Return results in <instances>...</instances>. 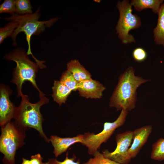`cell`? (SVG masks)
I'll return each mask as SVG.
<instances>
[{
  "label": "cell",
  "instance_id": "cell-1",
  "mask_svg": "<svg viewBox=\"0 0 164 164\" xmlns=\"http://www.w3.org/2000/svg\"><path fill=\"white\" fill-rule=\"evenodd\" d=\"M135 72L133 67H129L120 75L110 98V107L115 108L117 111H128L135 108L137 88L149 80L135 76Z\"/></svg>",
  "mask_w": 164,
  "mask_h": 164
},
{
  "label": "cell",
  "instance_id": "cell-2",
  "mask_svg": "<svg viewBox=\"0 0 164 164\" xmlns=\"http://www.w3.org/2000/svg\"><path fill=\"white\" fill-rule=\"evenodd\" d=\"M40 8H38L36 11L31 14L19 15L16 13L9 17L3 18L7 21H15L18 23V25L12 35L11 37L13 41V45L16 46V38L20 32H23L26 36V39L28 43V49L26 53L28 55H31L36 61L39 67L41 69L45 68L46 66L43 64L45 62L36 59L32 53L30 40L32 36L38 35L43 32L46 27H50L59 19L58 18H52L45 21H39L40 17Z\"/></svg>",
  "mask_w": 164,
  "mask_h": 164
},
{
  "label": "cell",
  "instance_id": "cell-3",
  "mask_svg": "<svg viewBox=\"0 0 164 164\" xmlns=\"http://www.w3.org/2000/svg\"><path fill=\"white\" fill-rule=\"evenodd\" d=\"M28 55L24 49L18 48L7 53L4 58L16 63L12 82L17 86V97L21 96L23 94L22 91V84L25 81L28 80L38 91L40 98L45 96V94L39 88L35 80L39 67L36 63L29 59Z\"/></svg>",
  "mask_w": 164,
  "mask_h": 164
},
{
  "label": "cell",
  "instance_id": "cell-4",
  "mask_svg": "<svg viewBox=\"0 0 164 164\" xmlns=\"http://www.w3.org/2000/svg\"><path fill=\"white\" fill-rule=\"evenodd\" d=\"M22 100L19 106L16 108L14 118L15 121L21 128H33L39 132L45 141L49 143L48 138L43 132L42 128L43 118L40 112V108L43 105L47 104L49 99L45 96L40 98L35 103L29 101L28 97L22 94Z\"/></svg>",
  "mask_w": 164,
  "mask_h": 164
},
{
  "label": "cell",
  "instance_id": "cell-5",
  "mask_svg": "<svg viewBox=\"0 0 164 164\" xmlns=\"http://www.w3.org/2000/svg\"><path fill=\"white\" fill-rule=\"evenodd\" d=\"M1 127L0 152L4 155L3 162L4 164H15V153L24 144L25 133L15 121H10Z\"/></svg>",
  "mask_w": 164,
  "mask_h": 164
},
{
  "label": "cell",
  "instance_id": "cell-6",
  "mask_svg": "<svg viewBox=\"0 0 164 164\" xmlns=\"http://www.w3.org/2000/svg\"><path fill=\"white\" fill-rule=\"evenodd\" d=\"M132 6L127 0L119 1L116 7L119 12V18L116 27L118 38L124 44L135 42L132 35L129 34L132 29L139 28L141 25L140 17L132 13Z\"/></svg>",
  "mask_w": 164,
  "mask_h": 164
},
{
  "label": "cell",
  "instance_id": "cell-7",
  "mask_svg": "<svg viewBox=\"0 0 164 164\" xmlns=\"http://www.w3.org/2000/svg\"><path fill=\"white\" fill-rule=\"evenodd\" d=\"M128 112L121 110L119 115L114 121L106 122L104 124L102 131L99 133L95 134L88 132L83 135V140L81 144L87 148L88 154L93 155L99 149L101 145L105 143L110 138L116 129L123 125Z\"/></svg>",
  "mask_w": 164,
  "mask_h": 164
},
{
  "label": "cell",
  "instance_id": "cell-8",
  "mask_svg": "<svg viewBox=\"0 0 164 164\" xmlns=\"http://www.w3.org/2000/svg\"><path fill=\"white\" fill-rule=\"evenodd\" d=\"M133 136V131H131L117 134L115 137V149L111 152L104 150L103 152L104 156L120 164H128L131 159L128 150L132 144Z\"/></svg>",
  "mask_w": 164,
  "mask_h": 164
},
{
  "label": "cell",
  "instance_id": "cell-9",
  "mask_svg": "<svg viewBox=\"0 0 164 164\" xmlns=\"http://www.w3.org/2000/svg\"><path fill=\"white\" fill-rule=\"evenodd\" d=\"M11 91L4 85L0 89V125H4L13 118L16 107L10 101L9 96Z\"/></svg>",
  "mask_w": 164,
  "mask_h": 164
},
{
  "label": "cell",
  "instance_id": "cell-10",
  "mask_svg": "<svg viewBox=\"0 0 164 164\" xmlns=\"http://www.w3.org/2000/svg\"><path fill=\"white\" fill-rule=\"evenodd\" d=\"M151 125L144 126L133 131V141L128 150L131 159L135 158L146 143L152 130Z\"/></svg>",
  "mask_w": 164,
  "mask_h": 164
},
{
  "label": "cell",
  "instance_id": "cell-11",
  "mask_svg": "<svg viewBox=\"0 0 164 164\" xmlns=\"http://www.w3.org/2000/svg\"><path fill=\"white\" fill-rule=\"evenodd\" d=\"M105 89L102 84L91 78L79 83L77 90L81 97L96 99L101 97Z\"/></svg>",
  "mask_w": 164,
  "mask_h": 164
},
{
  "label": "cell",
  "instance_id": "cell-12",
  "mask_svg": "<svg viewBox=\"0 0 164 164\" xmlns=\"http://www.w3.org/2000/svg\"><path fill=\"white\" fill-rule=\"evenodd\" d=\"M83 138V135L80 134L72 137L61 138L56 135H51L50 139L54 147L53 153L56 158L66 152L73 144L77 142L81 143Z\"/></svg>",
  "mask_w": 164,
  "mask_h": 164
},
{
  "label": "cell",
  "instance_id": "cell-13",
  "mask_svg": "<svg viewBox=\"0 0 164 164\" xmlns=\"http://www.w3.org/2000/svg\"><path fill=\"white\" fill-rule=\"evenodd\" d=\"M67 69L78 83L91 78V74L77 60H72L67 63Z\"/></svg>",
  "mask_w": 164,
  "mask_h": 164
},
{
  "label": "cell",
  "instance_id": "cell-14",
  "mask_svg": "<svg viewBox=\"0 0 164 164\" xmlns=\"http://www.w3.org/2000/svg\"><path fill=\"white\" fill-rule=\"evenodd\" d=\"M52 88V96L53 100L60 106L65 103L72 91L69 88L58 80L54 81Z\"/></svg>",
  "mask_w": 164,
  "mask_h": 164
},
{
  "label": "cell",
  "instance_id": "cell-15",
  "mask_svg": "<svg viewBox=\"0 0 164 164\" xmlns=\"http://www.w3.org/2000/svg\"><path fill=\"white\" fill-rule=\"evenodd\" d=\"M163 1L162 0H132L130 3L138 11H141L145 9H151L154 13L158 14Z\"/></svg>",
  "mask_w": 164,
  "mask_h": 164
},
{
  "label": "cell",
  "instance_id": "cell-16",
  "mask_svg": "<svg viewBox=\"0 0 164 164\" xmlns=\"http://www.w3.org/2000/svg\"><path fill=\"white\" fill-rule=\"evenodd\" d=\"M158 14L157 25L153 31L154 41L156 44L164 46V3L161 5Z\"/></svg>",
  "mask_w": 164,
  "mask_h": 164
},
{
  "label": "cell",
  "instance_id": "cell-17",
  "mask_svg": "<svg viewBox=\"0 0 164 164\" xmlns=\"http://www.w3.org/2000/svg\"><path fill=\"white\" fill-rule=\"evenodd\" d=\"M150 158L159 161L164 160V138H161L153 144Z\"/></svg>",
  "mask_w": 164,
  "mask_h": 164
},
{
  "label": "cell",
  "instance_id": "cell-18",
  "mask_svg": "<svg viewBox=\"0 0 164 164\" xmlns=\"http://www.w3.org/2000/svg\"><path fill=\"white\" fill-rule=\"evenodd\" d=\"M60 81L72 91H75L78 90L79 83L72 74L67 70L63 73L60 78Z\"/></svg>",
  "mask_w": 164,
  "mask_h": 164
},
{
  "label": "cell",
  "instance_id": "cell-19",
  "mask_svg": "<svg viewBox=\"0 0 164 164\" xmlns=\"http://www.w3.org/2000/svg\"><path fill=\"white\" fill-rule=\"evenodd\" d=\"M15 13L24 15L32 13V7L29 0H15Z\"/></svg>",
  "mask_w": 164,
  "mask_h": 164
},
{
  "label": "cell",
  "instance_id": "cell-20",
  "mask_svg": "<svg viewBox=\"0 0 164 164\" xmlns=\"http://www.w3.org/2000/svg\"><path fill=\"white\" fill-rule=\"evenodd\" d=\"M93 157L82 164H120L106 157L103 153L97 150L93 155Z\"/></svg>",
  "mask_w": 164,
  "mask_h": 164
},
{
  "label": "cell",
  "instance_id": "cell-21",
  "mask_svg": "<svg viewBox=\"0 0 164 164\" xmlns=\"http://www.w3.org/2000/svg\"><path fill=\"white\" fill-rule=\"evenodd\" d=\"M18 25L17 22L10 21L5 26L0 29V43H2L5 39L11 36Z\"/></svg>",
  "mask_w": 164,
  "mask_h": 164
},
{
  "label": "cell",
  "instance_id": "cell-22",
  "mask_svg": "<svg viewBox=\"0 0 164 164\" xmlns=\"http://www.w3.org/2000/svg\"><path fill=\"white\" fill-rule=\"evenodd\" d=\"M9 13L11 15L15 13V0H4L0 5V13Z\"/></svg>",
  "mask_w": 164,
  "mask_h": 164
},
{
  "label": "cell",
  "instance_id": "cell-23",
  "mask_svg": "<svg viewBox=\"0 0 164 164\" xmlns=\"http://www.w3.org/2000/svg\"><path fill=\"white\" fill-rule=\"evenodd\" d=\"M76 157L75 155H73L71 158H69L68 153L66 154L65 159L62 161H60L57 160L56 159L52 158L48 160L47 162H46V164H80V160L78 159L77 161L75 162Z\"/></svg>",
  "mask_w": 164,
  "mask_h": 164
},
{
  "label": "cell",
  "instance_id": "cell-24",
  "mask_svg": "<svg viewBox=\"0 0 164 164\" xmlns=\"http://www.w3.org/2000/svg\"><path fill=\"white\" fill-rule=\"evenodd\" d=\"M132 56L134 60L138 62H142L147 58V54L145 50L142 47H137L133 51Z\"/></svg>",
  "mask_w": 164,
  "mask_h": 164
},
{
  "label": "cell",
  "instance_id": "cell-25",
  "mask_svg": "<svg viewBox=\"0 0 164 164\" xmlns=\"http://www.w3.org/2000/svg\"><path fill=\"white\" fill-rule=\"evenodd\" d=\"M43 158L39 153L31 156L30 160L31 164H46L42 162Z\"/></svg>",
  "mask_w": 164,
  "mask_h": 164
},
{
  "label": "cell",
  "instance_id": "cell-26",
  "mask_svg": "<svg viewBox=\"0 0 164 164\" xmlns=\"http://www.w3.org/2000/svg\"><path fill=\"white\" fill-rule=\"evenodd\" d=\"M21 164H31L30 160L22 158V162Z\"/></svg>",
  "mask_w": 164,
  "mask_h": 164
}]
</instances>
